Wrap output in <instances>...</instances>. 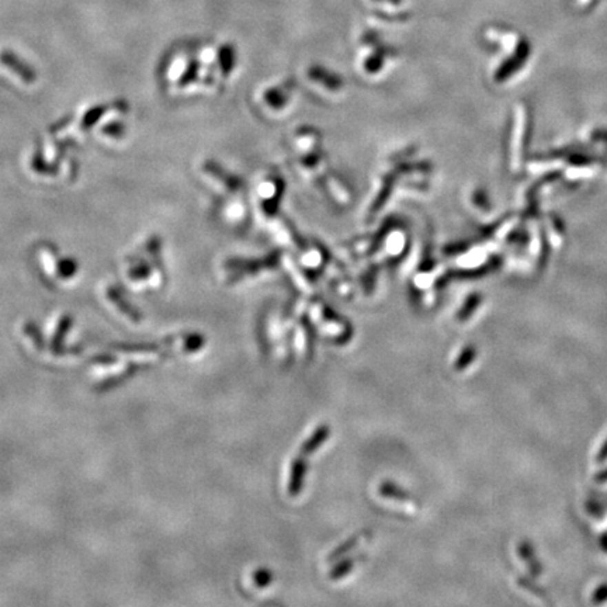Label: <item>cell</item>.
Here are the masks:
<instances>
[{
  "instance_id": "5b68a950",
  "label": "cell",
  "mask_w": 607,
  "mask_h": 607,
  "mask_svg": "<svg viewBox=\"0 0 607 607\" xmlns=\"http://www.w3.org/2000/svg\"><path fill=\"white\" fill-rule=\"evenodd\" d=\"M256 198L259 211L263 218L269 223L277 220L280 205L284 196V182L282 177L277 173L269 172L260 177L256 185Z\"/></svg>"
},
{
  "instance_id": "6da1fadb",
  "label": "cell",
  "mask_w": 607,
  "mask_h": 607,
  "mask_svg": "<svg viewBox=\"0 0 607 607\" xmlns=\"http://www.w3.org/2000/svg\"><path fill=\"white\" fill-rule=\"evenodd\" d=\"M433 176V165L426 159H419L418 155L415 158V150H405L389 156L375 177L374 193L370 194L367 201L364 214L367 221L377 218L381 209L389 204L392 196L397 193L411 196H424L429 193Z\"/></svg>"
},
{
  "instance_id": "3957f363",
  "label": "cell",
  "mask_w": 607,
  "mask_h": 607,
  "mask_svg": "<svg viewBox=\"0 0 607 607\" xmlns=\"http://www.w3.org/2000/svg\"><path fill=\"white\" fill-rule=\"evenodd\" d=\"M297 94V81L294 78H284L263 86L258 94V103L269 117L282 119L294 110Z\"/></svg>"
},
{
  "instance_id": "7c38bea8",
  "label": "cell",
  "mask_w": 607,
  "mask_h": 607,
  "mask_svg": "<svg viewBox=\"0 0 607 607\" xmlns=\"http://www.w3.org/2000/svg\"><path fill=\"white\" fill-rule=\"evenodd\" d=\"M353 565H354L353 559H346V561L340 562L339 565H336V566L332 569L331 578H332V579H340V578H343L344 575H347V574L350 573L351 568H353Z\"/></svg>"
},
{
  "instance_id": "ba28073f",
  "label": "cell",
  "mask_w": 607,
  "mask_h": 607,
  "mask_svg": "<svg viewBox=\"0 0 607 607\" xmlns=\"http://www.w3.org/2000/svg\"><path fill=\"white\" fill-rule=\"evenodd\" d=\"M2 62H3L6 66H9L10 69H13V72L17 74L19 76H21L25 82L30 83V82H34V81H35V74H32V70H31L24 62H21L20 59H17L14 54L5 52V54L2 55Z\"/></svg>"
},
{
  "instance_id": "9c48e42d",
  "label": "cell",
  "mask_w": 607,
  "mask_h": 607,
  "mask_svg": "<svg viewBox=\"0 0 607 607\" xmlns=\"http://www.w3.org/2000/svg\"><path fill=\"white\" fill-rule=\"evenodd\" d=\"M480 301H481V300H480V296H478V294H474V296H471V297L467 298L466 304H464L462 308H460V309L457 311V319L460 320V322H464V320H467V319L474 313V311L477 309Z\"/></svg>"
},
{
  "instance_id": "30bf717a",
  "label": "cell",
  "mask_w": 607,
  "mask_h": 607,
  "mask_svg": "<svg viewBox=\"0 0 607 607\" xmlns=\"http://www.w3.org/2000/svg\"><path fill=\"white\" fill-rule=\"evenodd\" d=\"M381 493L384 496H387V497L397 499V501H409V499H411V496L405 491H402L401 488H398L397 485L391 484V482H385L381 486Z\"/></svg>"
},
{
  "instance_id": "52a82bcc",
  "label": "cell",
  "mask_w": 607,
  "mask_h": 607,
  "mask_svg": "<svg viewBox=\"0 0 607 607\" xmlns=\"http://www.w3.org/2000/svg\"><path fill=\"white\" fill-rule=\"evenodd\" d=\"M329 435H331V429H329V426H328V424L319 426L318 429L311 435V438L302 444V447H301V455L307 457V455L312 454V453H313L320 444H322L324 442L328 440Z\"/></svg>"
},
{
  "instance_id": "7a4b0ae2",
  "label": "cell",
  "mask_w": 607,
  "mask_h": 607,
  "mask_svg": "<svg viewBox=\"0 0 607 607\" xmlns=\"http://www.w3.org/2000/svg\"><path fill=\"white\" fill-rule=\"evenodd\" d=\"M395 50L373 31L363 32L357 50V70L367 81H381L397 62Z\"/></svg>"
},
{
  "instance_id": "4fadbf2b",
  "label": "cell",
  "mask_w": 607,
  "mask_h": 607,
  "mask_svg": "<svg viewBox=\"0 0 607 607\" xmlns=\"http://www.w3.org/2000/svg\"><path fill=\"white\" fill-rule=\"evenodd\" d=\"M357 543H359V537H351L350 540H347L344 544H342L339 548L335 550V553L329 557V561H333V559L342 557L343 554H346L347 551H350L353 547H356Z\"/></svg>"
},
{
  "instance_id": "277c9868",
  "label": "cell",
  "mask_w": 607,
  "mask_h": 607,
  "mask_svg": "<svg viewBox=\"0 0 607 607\" xmlns=\"http://www.w3.org/2000/svg\"><path fill=\"white\" fill-rule=\"evenodd\" d=\"M304 85L316 99L325 103H336L346 94L343 76L320 65H311L305 70Z\"/></svg>"
},
{
  "instance_id": "5bb4252c",
  "label": "cell",
  "mask_w": 607,
  "mask_h": 607,
  "mask_svg": "<svg viewBox=\"0 0 607 607\" xmlns=\"http://www.w3.org/2000/svg\"><path fill=\"white\" fill-rule=\"evenodd\" d=\"M255 579H256V584L259 586H267L271 582L273 575H271V573H269L267 569H260V570H258V573H256Z\"/></svg>"
},
{
  "instance_id": "8fae6325",
  "label": "cell",
  "mask_w": 607,
  "mask_h": 607,
  "mask_svg": "<svg viewBox=\"0 0 607 607\" xmlns=\"http://www.w3.org/2000/svg\"><path fill=\"white\" fill-rule=\"evenodd\" d=\"M475 353H477V350H475L474 346H469V347H466V350H464V351L458 356V359H457V362H455V370L461 371V370L466 369V367L474 360Z\"/></svg>"
},
{
  "instance_id": "8992f818",
  "label": "cell",
  "mask_w": 607,
  "mask_h": 607,
  "mask_svg": "<svg viewBox=\"0 0 607 607\" xmlns=\"http://www.w3.org/2000/svg\"><path fill=\"white\" fill-rule=\"evenodd\" d=\"M308 466H307V460L304 455H300L294 460L293 466H291V477H290V482H289V492L291 496H296L300 493L304 480H305V474H307Z\"/></svg>"
}]
</instances>
